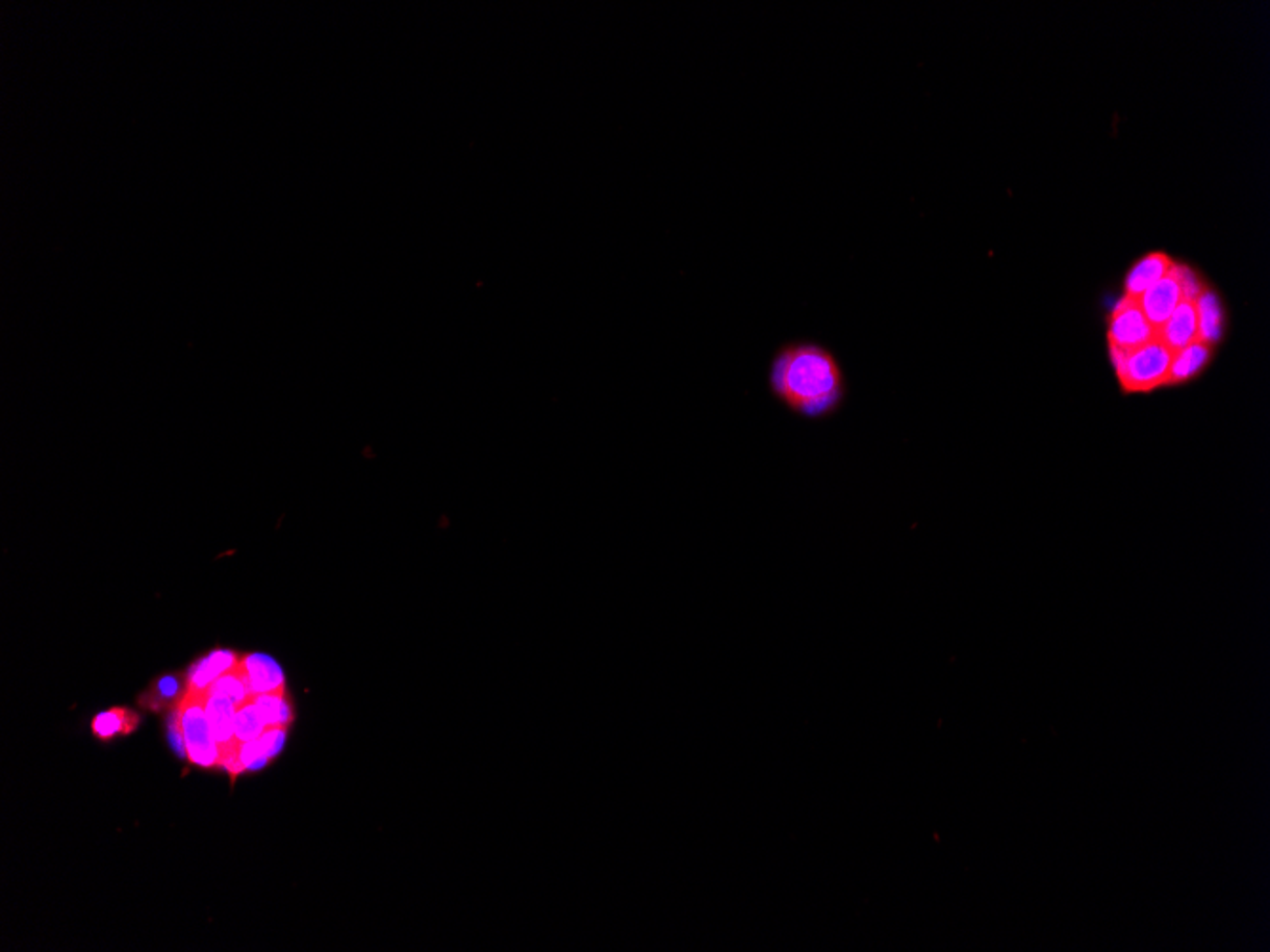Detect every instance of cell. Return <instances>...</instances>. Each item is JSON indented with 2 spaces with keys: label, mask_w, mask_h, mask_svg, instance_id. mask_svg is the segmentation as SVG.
Returning <instances> with one entry per match:
<instances>
[{
  "label": "cell",
  "mask_w": 1270,
  "mask_h": 952,
  "mask_svg": "<svg viewBox=\"0 0 1270 952\" xmlns=\"http://www.w3.org/2000/svg\"><path fill=\"white\" fill-rule=\"evenodd\" d=\"M1196 317H1198V339L1208 344H1214L1223 333V308L1212 289L1204 291L1194 301Z\"/></svg>",
  "instance_id": "13"
},
{
  "label": "cell",
  "mask_w": 1270,
  "mask_h": 952,
  "mask_svg": "<svg viewBox=\"0 0 1270 952\" xmlns=\"http://www.w3.org/2000/svg\"><path fill=\"white\" fill-rule=\"evenodd\" d=\"M139 724V715L128 707H112L109 712L99 713L92 721V732L99 740H110L115 736L132 734Z\"/></svg>",
  "instance_id": "14"
},
{
  "label": "cell",
  "mask_w": 1270,
  "mask_h": 952,
  "mask_svg": "<svg viewBox=\"0 0 1270 952\" xmlns=\"http://www.w3.org/2000/svg\"><path fill=\"white\" fill-rule=\"evenodd\" d=\"M768 390L789 413L821 420L843 404V369L820 342L788 340L768 365Z\"/></svg>",
  "instance_id": "1"
},
{
  "label": "cell",
  "mask_w": 1270,
  "mask_h": 952,
  "mask_svg": "<svg viewBox=\"0 0 1270 952\" xmlns=\"http://www.w3.org/2000/svg\"><path fill=\"white\" fill-rule=\"evenodd\" d=\"M1210 356H1212V344L1200 339L1194 340L1193 344L1185 346L1182 351L1173 352L1168 384L1191 381L1204 369L1205 363L1210 362Z\"/></svg>",
  "instance_id": "11"
},
{
  "label": "cell",
  "mask_w": 1270,
  "mask_h": 952,
  "mask_svg": "<svg viewBox=\"0 0 1270 952\" xmlns=\"http://www.w3.org/2000/svg\"><path fill=\"white\" fill-rule=\"evenodd\" d=\"M176 710L185 738L186 758L200 768L221 767L220 745L206 715V694H185Z\"/></svg>",
  "instance_id": "2"
},
{
  "label": "cell",
  "mask_w": 1270,
  "mask_h": 952,
  "mask_svg": "<svg viewBox=\"0 0 1270 952\" xmlns=\"http://www.w3.org/2000/svg\"><path fill=\"white\" fill-rule=\"evenodd\" d=\"M186 694L185 673H166L149 685V689L139 696L143 710L160 713L177 707Z\"/></svg>",
  "instance_id": "9"
},
{
  "label": "cell",
  "mask_w": 1270,
  "mask_h": 952,
  "mask_svg": "<svg viewBox=\"0 0 1270 952\" xmlns=\"http://www.w3.org/2000/svg\"><path fill=\"white\" fill-rule=\"evenodd\" d=\"M1175 261L1166 253L1154 252L1145 255L1141 261L1134 264L1126 278V297L1139 299L1150 285L1157 284L1166 274L1172 271Z\"/></svg>",
  "instance_id": "10"
},
{
  "label": "cell",
  "mask_w": 1270,
  "mask_h": 952,
  "mask_svg": "<svg viewBox=\"0 0 1270 952\" xmlns=\"http://www.w3.org/2000/svg\"><path fill=\"white\" fill-rule=\"evenodd\" d=\"M1177 276H1179V284H1182L1183 299L1196 301L1198 295L1205 289V285L1198 280V276L1185 264H1177Z\"/></svg>",
  "instance_id": "19"
},
{
  "label": "cell",
  "mask_w": 1270,
  "mask_h": 952,
  "mask_svg": "<svg viewBox=\"0 0 1270 952\" xmlns=\"http://www.w3.org/2000/svg\"><path fill=\"white\" fill-rule=\"evenodd\" d=\"M1182 301L1183 289L1179 284V276H1177V263L1170 273L1166 274L1157 284L1150 285L1149 289L1138 299L1143 314L1152 324V328L1157 329L1172 316L1173 310L1179 307Z\"/></svg>",
  "instance_id": "5"
},
{
  "label": "cell",
  "mask_w": 1270,
  "mask_h": 952,
  "mask_svg": "<svg viewBox=\"0 0 1270 952\" xmlns=\"http://www.w3.org/2000/svg\"><path fill=\"white\" fill-rule=\"evenodd\" d=\"M1172 358L1173 352L1159 337L1128 352L1124 367L1118 372L1122 388L1126 392H1149L1168 384Z\"/></svg>",
  "instance_id": "3"
},
{
  "label": "cell",
  "mask_w": 1270,
  "mask_h": 952,
  "mask_svg": "<svg viewBox=\"0 0 1270 952\" xmlns=\"http://www.w3.org/2000/svg\"><path fill=\"white\" fill-rule=\"evenodd\" d=\"M206 694H220V696H225V698L232 701L236 707H238L240 703H244V701L248 700V698H252V690H250V687H248L246 675L242 673L240 662H238V666H236V668H232L230 671H227V673H223L220 679L215 680V683L209 687Z\"/></svg>",
  "instance_id": "15"
},
{
  "label": "cell",
  "mask_w": 1270,
  "mask_h": 952,
  "mask_svg": "<svg viewBox=\"0 0 1270 952\" xmlns=\"http://www.w3.org/2000/svg\"><path fill=\"white\" fill-rule=\"evenodd\" d=\"M1154 337L1157 328H1152V324L1143 314L1138 299L1122 297L1109 319V346L1117 351L1132 352Z\"/></svg>",
  "instance_id": "4"
},
{
  "label": "cell",
  "mask_w": 1270,
  "mask_h": 952,
  "mask_svg": "<svg viewBox=\"0 0 1270 952\" xmlns=\"http://www.w3.org/2000/svg\"><path fill=\"white\" fill-rule=\"evenodd\" d=\"M287 730L289 728H285V726H273V728H266L259 736V742H261V747H263L264 755L269 756L271 761H274L276 756L282 753L285 740H287Z\"/></svg>",
  "instance_id": "18"
},
{
  "label": "cell",
  "mask_w": 1270,
  "mask_h": 952,
  "mask_svg": "<svg viewBox=\"0 0 1270 952\" xmlns=\"http://www.w3.org/2000/svg\"><path fill=\"white\" fill-rule=\"evenodd\" d=\"M253 701L269 728H273V726L289 728L296 721V707H294V701L289 700L287 690L253 694Z\"/></svg>",
  "instance_id": "12"
},
{
  "label": "cell",
  "mask_w": 1270,
  "mask_h": 952,
  "mask_svg": "<svg viewBox=\"0 0 1270 952\" xmlns=\"http://www.w3.org/2000/svg\"><path fill=\"white\" fill-rule=\"evenodd\" d=\"M266 728H269V726L264 724L263 719H261V715H259V712H257L255 701H253V696L236 707L234 732H236V742H238V744H246V742L257 740V738H259V736H261Z\"/></svg>",
  "instance_id": "16"
},
{
  "label": "cell",
  "mask_w": 1270,
  "mask_h": 952,
  "mask_svg": "<svg viewBox=\"0 0 1270 952\" xmlns=\"http://www.w3.org/2000/svg\"><path fill=\"white\" fill-rule=\"evenodd\" d=\"M242 673L246 675L248 687L252 690V694H266V692H280L287 690L285 685L284 669L280 668V664L274 658L266 654H242L240 657Z\"/></svg>",
  "instance_id": "8"
},
{
  "label": "cell",
  "mask_w": 1270,
  "mask_h": 952,
  "mask_svg": "<svg viewBox=\"0 0 1270 952\" xmlns=\"http://www.w3.org/2000/svg\"><path fill=\"white\" fill-rule=\"evenodd\" d=\"M271 763V758L264 755L263 747L259 738L246 742L238 747V756H236V776L242 772H253V770H261Z\"/></svg>",
  "instance_id": "17"
},
{
  "label": "cell",
  "mask_w": 1270,
  "mask_h": 952,
  "mask_svg": "<svg viewBox=\"0 0 1270 952\" xmlns=\"http://www.w3.org/2000/svg\"><path fill=\"white\" fill-rule=\"evenodd\" d=\"M240 662V654L218 648L211 650L209 654L200 658L195 662L188 673H186V694H206L209 687L220 679L223 673H227L232 668H236Z\"/></svg>",
  "instance_id": "6"
},
{
  "label": "cell",
  "mask_w": 1270,
  "mask_h": 952,
  "mask_svg": "<svg viewBox=\"0 0 1270 952\" xmlns=\"http://www.w3.org/2000/svg\"><path fill=\"white\" fill-rule=\"evenodd\" d=\"M1157 337L1172 352L1182 351L1185 346L1198 340V317L1194 301L1183 299L1172 316L1168 317L1161 328L1157 329Z\"/></svg>",
  "instance_id": "7"
}]
</instances>
